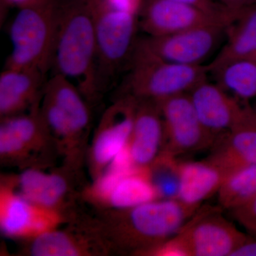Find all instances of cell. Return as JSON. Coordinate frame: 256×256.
I'll return each mask as SVG.
<instances>
[{
	"label": "cell",
	"mask_w": 256,
	"mask_h": 256,
	"mask_svg": "<svg viewBox=\"0 0 256 256\" xmlns=\"http://www.w3.org/2000/svg\"><path fill=\"white\" fill-rule=\"evenodd\" d=\"M208 160L229 174L256 164V124L250 121L217 137Z\"/></svg>",
	"instance_id": "13"
},
{
	"label": "cell",
	"mask_w": 256,
	"mask_h": 256,
	"mask_svg": "<svg viewBox=\"0 0 256 256\" xmlns=\"http://www.w3.org/2000/svg\"><path fill=\"white\" fill-rule=\"evenodd\" d=\"M40 70L4 68L0 74V112L10 116L24 108L34 98L45 82Z\"/></svg>",
	"instance_id": "16"
},
{
	"label": "cell",
	"mask_w": 256,
	"mask_h": 256,
	"mask_svg": "<svg viewBox=\"0 0 256 256\" xmlns=\"http://www.w3.org/2000/svg\"><path fill=\"white\" fill-rule=\"evenodd\" d=\"M220 3L234 9H240L256 4V0H217Z\"/></svg>",
	"instance_id": "32"
},
{
	"label": "cell",
	"mask_w": 256,
	"mask_h": 256,
	"mask_svg": "<svg viewBox=\"0 0 256 256\" xmlns=\"http://www.w3.org/2000/svg\"><path fill=\"white\" fill-rule=\"evenodd\" d=\"M232 210L238 223L256 235V195L246 203Z\"/></svg>",
	"instance_id": "26"
},
{
	"label": "cell",
	"mask_w": 256,
	"mask_h": 256,
	"mask_svg": "<svg viewBox=\"0 0 256 256\" xmlns=\"http://www.w3.org/2000/svg\"><path fill=\"white\" fill-rule=\"evenodd\" d=\"M96 37V80L98 90L114 82L129 66L137 43L136 15L117 11L102 0H92Z\"/></svg>",
	"instance_id": "3"
},
{
	"label": "cell",
	"mask_w": 256,
	"mask_h": 256,
	"mask_svg": "<svg viewBox=\"0 0 256 256\" xmlns=\"http://www.w3.org/2000/svg\"><path fill=\"white\" fill-rule=\"evenodd\" d=\"M102 2L110 9L138 16L142 8L143 0H102Z\"/></svg>",
	"instance_id": "29"
},
{
	"label": "cell",
	"mask_w": 256,
	"mask_h": 256,
	"mask_svg": "<svg viewBox=\"0 0 256 256\" xmlns=\"http://www.w3.org/2000/svg\"><path fill=\"white\" fill-rule=\"evenodd\" d=\"M38 124L33 118H10L0 128V152L2 154H14L31 142L38 133Z\"/></svg>",
	"instance_id": "23"
},
{
	"label": "cell",
	"mask_w": 256,
	"mask_h": 256,
	"mask_svg": "<svg viewBox=\"0 0 256 256\" xmlns=\"http://www.w3.org/2000/svg\"><path fill=\"white\" fill-rule=\"evenodd\" d=\"M32 254L36 256H74L78 250L65 234L52 230L36 237Z\"/></svg>",
	"instance_id": "24"
},
{
	"label": "cell",
	"mask_w": 256,
	"mask_h": 256,
	"mask_svg": "<svg viewBox=\"0 0 256 256\" xmlns=\"http://www.w3.org/2000/svg\"><path fill=\"white\" fill-rule=\"evenodd\" d=\"M254 101L252 102H249V105H250V111H252V119L255 121L256 124V99H254Z\"/></svg>",
	"instance_id": "33"
},
{
	"label": "cell",
	"mask_w": 256,
	"mask_h": 256,
	"mask_svg": "<svg viewBox=\"0 0 256 256\" xmlns=\"http://www.w3.org/2000/svg\"><path fill=\"white\" fill-rule=\"evenodd\" d=\"M178 200L198 206L204 200L218 192L229 173L208 159L178 164Z\"/></svg>",
	"instance_id": "15"
},
{
	"label": "cell",
	"mask_w": 256,
	"mask_h": 256,
	"mask_svg": "<svg viewBox=\"0 0 256 256\" xmlns=\"http://www.w3.org/2000/svg\"><path fill=\"white\" fill-rule=\"evenodd\" d=\"M188 94L202 124L217 137L252 120L249 100L232 97L218 84L205 80Z\"/></svg>",
	"instance_id": "10"
},
{
	"label": "cell",
	"mask_w": 256,
	"mask_h": 256,
	"mask_svg": "<svg viewBox=\"0 0 256 256\" xmlns=\"http://www.w3.org/2000/svg\"><path fill=\"white\" fill-rule=\"evenodd\" d=\"M60 216L24 196L2 190L0 200L2 230L10 236H38L53 230Z\"/></svg>",
	"instance_id": "11"
},
{
	"label": "cell",
	"mask_w": 256,
	"mask_h": 256,
	"mask_svg": "<svg viewBox=\"0 0 256 256\" xmlns=\"http://www.w3.org/2000/svg\"><path fill=\"white\" fill-rule=\"evenodd\" d=\"M156 101L161 111L168 140L164 153L176 158L213 146L217 136L202 124L188 92Z\"/></svg>",
	"instance_id": "6"
},
{
	"label": "cell",
	"mask_w": 256,
	"mask_h": 256,
	"mask_svg": "<svg viewBox=\"0 0 256 256\" xmlns=\"http://www.w3.org/2000/svg\"><path fill=\"white\" fill-rule=\"evenodd\" d=\"M218 202L226 210L242 206L256 195V164L232 173L218 190Z\"/></svg>",
	"instance_id": "22"
},
{
	"label": "cell",
	"mask_w": 256,
	"mask_h": 256,
	"mask_svg": "<svg viewBox=\"0 0 256 256\" xmlns=\"http://www.w3.org/2000/svg\"><path fill=\"white\" fill-rule=\"evenodd\" d=\"M141 100L136 108L129 146L134 164L143 166L156 158L164 136V126L156 101Z\"/></svg>",
	"instance_id": "12"
},
{
	"label": "cell",
	"mask_w": 256,
	"mask_h": 256,
	"mask_svg": "<svg viewBox=\"0 0 256 256\" xmlns=\"http://www.w3.org/2000/svg\"><path fill=\"white\" fill-rule=\"evenodd\" d=\"M226 35V44L207 66L208 72L212 74L256 53V4L238 9L235 18L227 26Z\"/></svg>",
	"instance_id": "14"
},
{
	"label": "cell",
	"mask_w": 256,
	"mask_h": 256,
	"mask_svg": "<svg viewBox=\"0 0 256 256\" xmlns=\"http://www.w3.org/2000/svg\"><path fill=\"white\" fill-rule=\"evenodd\" d=\"M248 237L218 210L210 208L188 220L172 238L186 256H230Z\"/></svg>",
	"instance_id": "5"
},
{
	"label": "cell",
	"mask_w": 256,
	"mask_h": 256,
	"mask_svg": "<svg viewBox=\"0 0 256 256\" xmlns=\"http://www.w3.org/2000/svg\"><path fill=\"white\" fill-rule=\"evenodd\" d=\"M198 207L178 198L146 202L130 208L127 217L128 232L136 244H162L178 234Z\"/></svg>",
	"instance_id": "8"
},
{
	"label": "cell",
	"mask_w": 256,
	"mask_h": 256,
	"mask_svg": "<svg viewBox=\"0 0 256 256\" xmlns=\"http://www.w3.org/2000/svg\"><path fill=\"white\" fill-rule=\"evenodd\" d=\"M226 26L207 25L162 36H148L140 43L160 60L184 65H202L214 52Z\"/></svg>",
	"instance_id": "9"
},
{
	"label": "cell",
	"mask_w": 256,
	"mask_h": 256,
	"mask_svg": "<svg viewBox=\"0 0 256 256\" xmlns=\"http://www.w3.org/2000/svg\"><path fill=\"white\" fill-rule=\"evenodd\" d=\"M55 22L53 0L18 10L10 30L12 50L4 68L40 70L52 68Z\"/></svg>",
	"instance_id": "4"
},
{
	"label": "cell",
	"mask_w": 256,
	"mask_h": 256,
	"mask_svg": "<svg viewBox=\"0 0 256 256\" xmlns=\"http://www.w3.org/2000/svg\"><path fill=\"white\" fill-rule=\"evenodd\" d=\"M182 4L190 5L208 12L216 14H226L230 12L234 8H228L222 4L217 0H172Z\"/></svg>",
	"instance_id": "27"
},
{
	"label": "cell",
	"mask_w": 256,
	"mask_h": 256,
	"mask_svg": "<svg viewBox=\"0 0 256 256\" xmlns=\"http://www.w3.org/2000/svg\"><path fill=\"white\" fill-rule=\"evenodd\" d=\"M218 85L242 100L256 99V60H238L213 74Z\"/></svg>",
	"instance_id": "20"
},
{
	"label": "cell",
	"mask_w": 256,
	"mask_h": 256,
	"mask_svg": "<svg viewBox=\"0 0 256 256\" xmlns=\"http://www.w3.org/2000/svg\"><path fill=\"white\" fill-rule=\"evenodd\" d=\"M50 0H1V10H3V14L5 10L10 8H16L18 10L25 8H34L46 4Z\"/></svg>",
	"instance_id": "30"
},
{
	"label": "cell",
	"mask_w": 256,
	"mask_h": 256,
	"mask_svg": "<svg viewBox=\"0 0 256 256\" xmlns=\"http://www.w3.org/2000/svg\"><path fill=\"white\" fill-rule=\"evenodd\" d=\"M238 10L216 14L172 0H143L138 20L150 36H162L207 25L228 26Z\"/></svg>",
	"instance_id": "7"
},
{
	"label": "cell",
	"mask_w": 256,
	"mask_h": 256,
	"mask_svg": "<svg viewBox=\"0 0 256 256\" xmlns=\"http://www.w3.org/2000/svg\"><path fill=\"white\" fill-rule=\"evenodd\" d=\"M45 118L47 124L56 134L64 137H70L75 134L68 119L63 111L46 98Z\"/></svg>",
	"instance_id": "25"
},
{
	"label": "cell",
	"mask_w": 256,
	"mask_h": 256,
	"mask_svg": "<svg viewBox=\"0 0 256 256\" xmlns=\"http://www.w3.org/2000/svg\"><path fill=\"white\" fill-rule=\"evenodd\" d=\"M156 196L158 192L146 173L137 170L119 182L108 198L114 206L126 208L154 201Z\"/></svg>",
	"instance_id": "21"
},
{
	"label": "cell",
	"mask_w": 256,
	"mask_h": 256,
	"mask_svg": "<svg viewBox=\"0 0 256 256\" xmlns=\"http://www.w3.org/2000/svg\"><path fill=\"white\" fill-rule=\"evenodd\" d=\"M134 97L130 98L122 117L112 121L104 128L94 146V158L97 162H110L114 156L127 146L132 134L134 124Z\"/></svg>",
	"instance_id": "18"
},
{
	"label": "cell",
	"mask_w": 256,
	"mask_h": 256,
	"mask_svg": "<svg viewBox=\"0 0 256 256\" xmlns=\"http://www.w3.org/2000/svg\"><path fill=\"white\" fill-rule=\"evenodd\" d=\"M131 173L126 174V173L114 171V170H109L108 172L101 178L100 182H99L98 191L100 192V194L102 196L108 198L111 192L114 191L119 182L124 176H127Z\"/></svg>",
	"instance_id": "28"
},
{
	"label": "cell",
	"mask_w": 256,
	"mask_h": 256,
	"mask_svg": "<svg viewBox=\"0 0 256 256\" xmlns=\"http://www.w3.org/2000/svg\"><path fill=\"white\" fill-rule=\"evenodd\" d=\"M230 256H256V239L248 237L247 240L236 249Z\"/></svg>",
	"instance_id": "31"
},
{
	"label": "cell",
	"mask_w": 256,
	"mask_h": 256,
	"mask_svg": "<svg viewBox=\"0 0 256 256\" xmlns=\"http://www.w3.org/2000/svg\"><path fill=\"white\" fill-rule=\"evenodd\" d=\"M207 66L184 65L160 60L138 40L126 80L134 98L160 100L192 90L206 80Z\"/></svg>",
	"instance_id": "2"
},
{
	"label": "cell",
	"mask_w": 256,
	"mask_h": 256,
	"mask_svg": "<svg viewBox=\"0 0 256 256\" xmlns=\"http://www.w3.org/2000/svg\"><path fill=\"white\" fill-rule=\"evenodd\" d=\"M55 31L52 54L54 74L78 84L80 92H98L96 37L92 0H53Z\"/></svg>",
	"instance_id": "1"
},
{
	"label": "cell",
	"mask_w": 256,
	"mask_h": 256,
	"mask_svg": "<svg viewBox=\"0 0 256 256\" xmlns=\"http://www.w3.org/2000/svg\"><path fill=\"white\" fill-rule=\"evenodd\" d=\"M44 86L46 98L63 111L75 134L85 129L89 124L88 110L73 82L60 74H54Z\"/></svg>",
	"instance_id": "17"
},
{
	"label": "cell",
	"mask_w": 256,
	"mask_h": 256,
	"mask_svg": "<svg viewBox=\"0 0 256 256\" xmlns=\"http://www.w3.org/2000/svg\"><path fill=\"white\" fill-rule=\"evenodd\" d=\"M23 196L34 204L44 207L54 205L66 190L64 178L57 175H47L28 170L20 178Z\"/></svg>",
	"instance_id": "19"
},
{
	"label": "cell",
	"mask_w": 256,
	"mask_h": 256,
	"mask_svg": "<svg viewBox=\"0 0 256 256\" xmlns=\"http://www.w3.org/2000/svg\"><path fill=\"white\" fill-rule=\"evenodd\" d=\"M248 58H252V60H256V53L254 54V55H252V56L249 57Z\"/></svg>",
	"instance_id": "34"
}]
</instances>
